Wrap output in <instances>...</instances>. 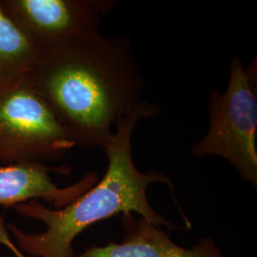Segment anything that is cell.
<instances>
[{"label": "cell", "instance_id": "9", "mask_svg": "<svg viewBox=\"0 0 257 257\" xmlns=\"http://www.w3.org/2000/svg\"><path fill=\"white\" fill-rule=\"evenodd\" d=\"M0 244H3L7 248H10L17 257H26L15 246V244L9 238V235L4 227V221L2 216H0Z\"/></svg>", "mask_w": 257, "mask_h": 257}, {"label": "cell", "instance_id": "2", "mask_svg": "<svg viewBox=\"0 0 257 257\" xmlns=\"http://www.w3.org/2000/svg\"><path fill=\"white\" fill-rule=\"evenodd\" d=\"M160 109L152 103L142 101L117 124L113 135L103 148L108 165L102 179L70 205L51 210L37 200L19 204L14 209L19 214L42 221L47 230L41 233L27 234L10 224L19 248L25 253L39 257H74L73 242L83 230L93 224L121 213L136 212L141 218L156 227H176L157 213L151 206L147 191L151 184H173L164 173L138 170L133 157V135L138 122L155 117Z\"/></svg>", "mask_w": 257, "mask_h": 257}, {"label": "cell", "instance_id": "4", "mask_svg": "<svg viewBox=\"0 0 257 257\" xmlns=\"http://www.w3.org/2000/svg\"><path fill=\"white\" fill-rule=\"evenodd\" d=\"M75 146L27 76L0 92V163L56 161Z\"/></svg>", "mask_w": 257, "mask_h": 257}, {"label": "cell", "instance_id": "6", "mask_svg": "<svg viewBox=\"0 0 257 257\" xmlns=\"http://www.w3.org/2000/svg\"><path fill=\"white\" fill-rule=\"evenodd\" d=\"M50 173L70 175L66 166L49 167L42 162L0 164V205L5 209L42 198L55 210L74 202L98 181L96 172H91L69 187L56 186Z\"/></svg>", "mask_w": 257, "mask_h": 257}, {"label": "cell", "instance_id": "1", "mask_svg": "<svg viewBox=\"0 0 257 257\" xmlns=\"http://www.w3.org/2000/svg\"><path fill=\"white\" fill-rule=\"evenodd\" d=\"M75 146H106L145 81L128 37L102 35L41 50L27 75Z\"/></svg>", "mask_w": 257, "mask_h": 257}, {"label": "cell", "instance_id": "3", "mask_svg": "<svg viewBox=\"0 0 257 257\" xmlns=\"http://www.w3.org/2000/svg\"><path fill=\"white\" fill-rule=\"evenodd\" d=\"M208 110L209 130L192 154L220 156L256 189V59L244 69L238 56L232 58L228 88L225 92L211 91Z\"/></svg>", "mask_w": 257, "mask_h": 257}, {"label": "cell", "instance_id": "8", "mask_svg": "<svg viewBox=\"0 0 257 257\" xmlns=\"http://www.w3.org/2000/svg\"><path fill=\"white\" fill-rule=\"evenodd\" d=\"M39 53L0 8V92L26 78Z\"/></svg>", "mask_w": 257, "mask_h": 257}, {"label": "cell", "instance_id": "7", "mask_svg": "<svg viewBox=\"0 0 257 257\" xmlns=\"http://www.w3.org/2000/svg\"><path fill=\"white\" fill-rule=\"evenodd\" d=\"M126 234L120 242L86 248L78 257H223L213 239L204 237L192 248H183L161 228L133 213L122 214Z\"/></svg>", "mask_w": 257, "mask_h": 257}, {"label": "cell", "instance_id": "5", "mask_svg": "<svg viewBox=\"0 0 257 257\" xmlns=\"http://www.w3.org/2000/svg\"><path fill=\"white\" fill-rule=\"evenodd\" d=\"M116 0H0L7 18L38 50L96 37Z\"/></svg>", "mask_w": 257, "mask_h": 257}]
</instances>
